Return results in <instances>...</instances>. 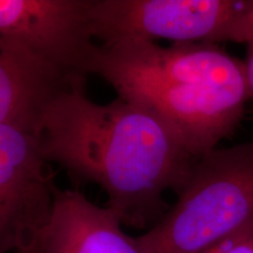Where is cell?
<instances>
[{"mask_svg": "<svg viewBox=\"0 0 253 253\" xmlns=\"http://www.w3.org/2000/svg\"><path fill=\"white\" fill-rule=\"evenodd\" d=\"M48 163L74 181L96 184L123 226L148 231L178 194L196 160L176 132L148 108L118 96L97 104L78 87L50 103L40 129Z\"/></svg>", "mask_w": 253, "mask_h": 253, "instance_id": "6da1fadb", "label": "cell"}, {"mask_svg": "<svg viewBox=\"0 0 253 253\" xmlns=\"http://www.w3.org/2000/svg\"><path fill=\"white\" fill-rule=\"evenodd\" d=\"M87 73L160 116L196 158L235 131L251 99L245 62L216 43H97Z\"/></svg>", "mask_w": 253, "mask_h": 253, "instance_id": "7a4b0ae2", "label": "cell"}, {"mask_svg": "<svg viewBox=\"0 0 253 253\" xmlns=\"http://www.w3.org/2000/svg\"><path fill=\"white\" fill-rule=\"evenodd\" d=\"M253 221V138L196 158L177 201L135 237L140 253H203Z\"/></svg>", "mask_w": 253, "mask_h": 253, "instance_id": "3957f363", "label": "cell"}, {"mask_svg": "<svg viewBox=\"0 0 253 253\" xmlns=\"http://www.w3.org/2000/svg\"><path fill=\"white\" fill-rule=\"evenodd\" d=\"M237 0H93L91 25L101 43L122 39L226 42Z\"/></svg>", "mask_w": 253, "mask_h": 253, "instance_id": "277c9868", "label": "cell"}, {"mask_svg": "<svg viewBox=\"0 0 253 253\" xmlns=\"http://www.w3.org/2000/svg\"><path fill=\"white\" fill-rule=\"evenodd\" d=\"M39 135L0 126V253L36 242L52 210L55 185Z\"/></svg>", "mask_w": 253, "mask_h": 253, "instance_id": "5b68a950", "label": "cell"}, {"mask_svg": "<svg viewBox=\"0 0 253 253\" xmlns=\"http://www.w3.org/2000/svg\"><path fill=\"white\" fill-rule=\"evenodd\" d=\"M93 0H0V37L53 67L86 79L94 50Z\"/></svg>", "mask_w": 253, "mask_h": 253, "instance_id": "8992f818", "label": "cell"}, {"mask_svg": "<svg viewBox=\"0 0 253 253\" xmlns=\"http://www.w3.org/2000/svg\"><path fill=\"white\" fill-rule=\"evenodd\" d=\"M84 81L53 67L19 42L0 37V126L40 135L50 103L65 91L84 87Z\"/></svg>", "mask_w": 253, "mask_h": 253, "instance_id": "52a82bcc", "label": "cell"}, {"mask_svg": "<svg viewBox=\"0 0 253 253\" xmlns=\"http://www.w3.org/2000/svg\"><path fill=\"white\" fill-rule=\"evenodd\" d=\"M107 207L78 189H54L52 210L34 245L37 253H140L135 237Z\"/></svg>", "mask_w": 253, "mask_h": 253, "instance_id": "ba28073f", "label": "cell"}, {"mask_svg": "<svg viewBox=\"0 0 253 253\" xmlns=\"http://www.w3.org/2000/svg\"><path fill=\"white\" fill-rule=\"evenodd\" d=\"M248 43L253 41V0L239 1L236 18L231 24L226 42Z\"/></svg>", "mask_w": 253, "mask_h": 253, "instance_id": "9c48e42d", "label": "cell"}, {"mask_svg": "<svg viewBox=\"0 0 253 253\" xmlns=\"http://www.w3.org/2000/svg\"><path fill=\"white\" fill-rule=\"evenodd\" d=\"M224 253H253V221L230 237Z\"/></svg>", "mask_w": 253, "mask_h": 253, "instance_id": "30bf717a", "label": "cell"}, {"mask_svg": "<svg viewBox=\"0 0 253 253\" xmlns=\"http://www.w3.org/2000/svg\"><path fill=\"white\" fill-rule=\"evenodd\" d=\"M246 77H248V84L250 89V96L253 99V41L248 43V54L245 60Z\"/></svg>", "mask_w": 253, "mask_h": 253, "instance_id": "8fae6325", "label": "cell"}, {"mask_svg": "<svg viewBox=\"0 0 253 253\" xmlns=\"http://www.w3.org/2000/svg\"><path fill=\"white\" fill-rule=\"evenodd\" d=\"M17 253H37V249H36V245H34V243L30 246H27L26 249L21 250V251H19Z\"/></svg>", "mask_w": 253, "mask_h": 253, "instance_id": "7c38bea8", "label": "cell"}]
</instances>
